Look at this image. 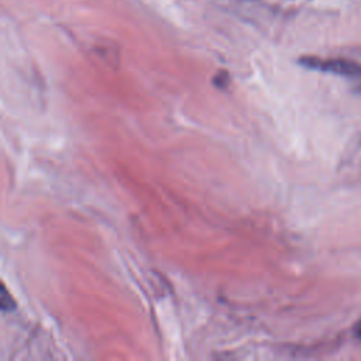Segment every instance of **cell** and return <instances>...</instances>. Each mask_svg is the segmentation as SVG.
Returning a JSON list of instances; mask_svg holds the SVG:
<instances>
[{
	"mask_svg": "<svg viewBox=\"0 0 361 361\" xmlns=\"http://www.w3.org/2000/svg\"><path fill=\"white\" fill-rule=\"evenodd\" d=\"M299 63L306 69L341 76L351 82L357 89H361V65L355 61L345 58L302 56Z\"/></svg>",
	"mask_w": 361,
	"mask_h": 361,
	"instance_id": "1",
	"label": "cell"
},
{
	"mask_svg": "<svg viewBox=\"0 0 361 361\" xmlns=\"http://www.w3.org/2000/svg\"><path fill=\"white\" fill-rule=\"evenodd\" d=\"M353 333H354L355 338H357L358 341H361V319L354 324V327H353Z\"/></svg>",
	"mask_w": 361,
	"mask_h": 361,
	"instance_id": "2",
	"label": "cell"
}]
</instances>
